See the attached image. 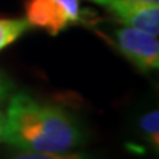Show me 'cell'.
Listing matches in <instances>:
<instances>
[{"label": "cell", "instance_id": "1", "mask_svg": "<svg viewBox=\"0 0 159 159\" xmlns=\"http://www.w3.org/2000/svg\"><path fill=\"white\" fill-rule=\"evenodd\" d=\"M84 140L80 121L68 111L40 103L25 93L9 100L2 142L22 152L62 153L81 146Z\"/></svg>", "mask_w": 159, "mask_h": 159}, {"label": "cell", "instance_id": "2", "mask_svg": "<svg viewBox=\"0 0 159 159\" xmlns=\"http://www.w3.org/2000/svg\"><path fill=\"white\" fill-rule=\"evenodd\" d=\"M114 41L121 55H124L140 71L148 72L158 69L159 41L156 35L124 27L114 31Z\"/></svg>", "mask_w": 159, "mask_h": 159}, {"label": "cell", "instance_id": "3", "mask_svg": "<svg viewBox=\"0 0 159 159\" xmlns=\"http://www.w3.org/2000/svg\"><path fill=\"white\" fill-rule=\"evenodd\" d=\"M102 6L125 27L152 35L159 33V5L144 0H90Z\"/></svg>", "mask_w": 159, "mask_h": 159}, {"label": "cell", "instance_id": "4", "mask_svg": "<svg viewBox=\"0 0 159 159\" xmlns=\"http://www.w3.org/2000/svg\"><path fill=\"white\" fill-rule=\"evenodd\" d=\"M25 15L30 25L46 30L52 35L59 34L71 24L56 0H27Z\"/></svg>", "mask_w": 159, "mask_h": 159}, {"label": "cell", "instance_id": "5", "mask_svg": "<svg viewBox=\"0 0 159 159\" xmlns=\"http://www.w3.org/2000/svg\"><path fill=\"white\" fill-rule=\"evenodd\" d=\"M30 28L27 19L22 18H0V50L15 43Z\"/></svg>", "mask_w": 159, "mask_h": 159}, {"label": "cell", "instance_id": "6", "mask_svg": "<svg viewBox=\"0 0 159 159\" xmlns=\"http://www.w3.org/2000/svg\"><path fill=\"white\" fill-rule=\"evenodd\" d=\"M140 130L148 139L150 146L158 152L159 149V114L158 111H150L140 119Z\"/></svg>", "mask_w": 159, "mask_h": 159}, {"label": "cell", "instance_id": "7", "mask_svg": "<svg viewBox=\"0 0 159 159\" xmlns=\"http://www.w3.org/2000/svg\"><path fill=\"white\" fill-rule=\"evenodd\" d=\"M12 159H94L85 153H71V152H62V153H39V152H21L15 155Z\"/></svg>", "mask_w": 159, "mask_h": 159}, {"label": "cell", "instance_id": "8", "mask_svg": "<svg viewBox=\"0 0 159 159\" xmlns=\"http://www.w3.org/2000/svg\"><path fill=\"white\" fill-rule=\"evenodd\" d=\"M59 6L63 9L69 18V21H78L80 19V2L78 0H56Z\"/></svg>", "mask_w": 159, "mask_h": 159}, {"label": "cell", "instance_id": "9", "mask_svg": "<svg viewBox=\"0 0 159 159\" xmlns=\"http://www.w3.org/2000/svg\"><path fill=\"white\" fill-rule=\"evenodd\" d=\"M12 91V83L2 71H0V103L6 100Z\"/></svg>", "mask_w": 159, "mask_h": 159}, {"label": "cell", "instance_id": "10", "mask_svg": "<svg viewBox=\"0 0 159 159\" xmlns=\"http://www.w3.org/2000/svg\"><path fill=\"white\" fill-rule=\"evenodd\" d=\"M3 128H5V115L0 111V142L3 139Z\"/></svg>", "mask_w": 159, "mask_h": 159}, {"label": "cell", "instance_id": "11", "mask_svg": "<svg viewBox=\"0 0 159 159\" xmlns=\"http://www.w3.org/2000/svg\"><path fill=\"white\" fill-rule=\"evenodd\" d=\"M144 2H152V3H159V0H144Z\"/></svg>", "mask_w": 159, "mask_h": 159}]
</instances>
